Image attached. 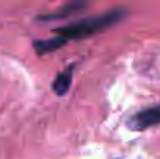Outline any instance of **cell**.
Returning <instances> with one entry per match:
<instances>
[{"label": "cell", "mask_w": 160, "mask_h": 159, "mask_svg": "<svg viewBox=\"0 0 160 159\" xmlns=\"http://www.w3.org/2000/svg\"><path fill=\"white\" fill-rule=\"evenodd\" d=\"M126 9L123 8H117V9H110L101 16H93V17H86L81 20H76L73 24L59 27L54 30L56 36L50 39H42V41H34L33 47L39 56L47 55L59 50L62 45L68 44L70 41H81L86 39L89 36H93L97 33H101L107 28L117 25L118 22H121L126 17Z\"/></svg>", "instance_id": "1"}, {"label": "cell", "mask_w": 160, "mask_h": 159, "mask_svg": "<svg viewBox=\"0 0 160 159\" xmlns=\"http://www.w3.org/2000/svg\"><path fill=\"white\" fill-rule=\"evenodd\" d=\"M157 125H160V105L142 109L128 120V128L132 131H145Z\"/></svg>", "instance_id": "2"}, {"label": "cell", "mask_w": 160, "mask_h": 159, "mask_svg": "<svg viewBox=\"0 0 160 159\" xmlns=\"http://www.w3.org/2000/svg\"><path fill=\"white\" fill-rule=\"evenodd\" d=\"M90 0H67L59 9H56L53 13H48L45 16H41L39 20L42 22H52V20H61L65 17H70L73 14H78L81 11H84L87 8Z\"/></svg>", "instance_id": "3"}, {"label": "cell", "mask_w": 160, "mask_h": 159, "mask_svg": "<svg viewBox=\"0 0 160 159\" xmlns=\"http://www.w3.org/2000/svg\"><path fill=\"white\" fill-rule=\"evenodd\" d=\"M73 69H75V64L68 66L67 69H64L62 72H59L56 75V78L52 83V91L56 95L62 97L68 92V89L72 86V80H73Z\"/></svg>", "instance_id": "4"}]
</instances>
